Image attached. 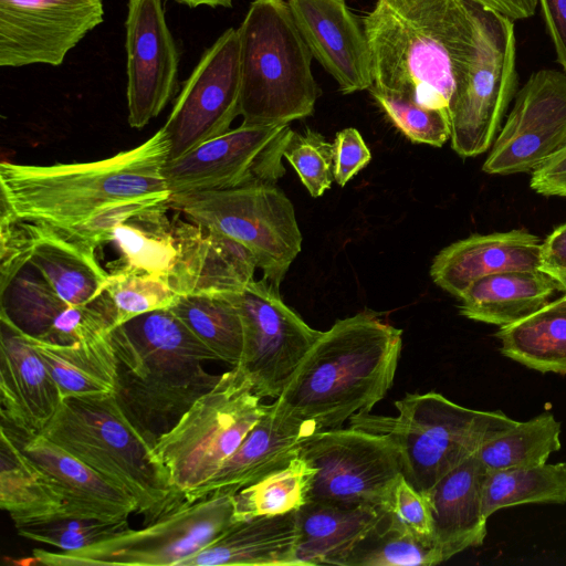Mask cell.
Here are the masks:
<instances>
[{
  "mask_svg": "<svg viewBox=\"0 0 566 566\" xmlns=\"http://www.w3.org/2000/svg\"><path fill=\"white\" fill-rule=\"evenodd\" d=\"M363 25L373 87L449 114L475 45V3L377 0Z\"/></svg>",
  "mask_w": 566,
  "mask_h": 566,
  "instance_id": "1",
  "label": "cell"
},
{
  "mask_svg": "<svg viewBox=\"0 0 566 566\" xmlns=\"http://www.w3.org/2000/svg\"><path fill=\"white\" fill-rule=\"evenodd\" d=\"M402 331L361 312L322 332L273 402L316 432L342 428L381 401L396 376Z\"/></svg>",
  "mask_w": 566,
  "mask_h": 566,
  "instance_id": "2",
  "label": "cell"
},
{
  "mask_svg": "<svg viewBox=\"0 0 566 566\" xmlns=\"http://www.w3.org/2000/svg\"><path fill=\"white\" fill-rule=\"evenodd\" d=\"M169 140L163 128L145 143L94 161L0 164L1 221L74 227L114 202L170 196L164 167Z\"/></svg>",
  "mask_w": 566,
  "mask_h": 566,
  "instance_id": "3",
  "label": "cell"
},
{
  "mask_svg": "<svg viewBox=\"0 0 566 566\" xmlns=\"http://www.w3.org/2000/svg\"><path fill=\"white\" fill-rule=\"evenodd\" d=\"M118 361L115 397L155 447L220 379L203 363L217 356L169 310L153 311L111 329Z\"/></svg>",
  "mask_w": 566,
  "mask_h": 566,
  "instance_id": "4",
  "label": "cell"
},
{
  "mask_svg": "<svg viewBox=\"0 0 566 566\" xmlns=\"http://www.w3.org/2000/svg\"><path fill=\"white\" fill-rule=\"evenodd\" d=\"M41 434L134 497L144 525L186 503L115 395L64 399Z\"/></svg>",
  "mask_w": 566,
  "mask_h": 566,
  "instance_id": "5",
  "label": "cell"
},
{
  "mask_svg": "<svg viewBox=\"0 0 566 566\" xmlns=\"http://www.w3.org/2000/svg\"><path fill=\"white\" fill-rule=\"evenodd\" d=\"M238 32L242 124H289L310 116L319 90L313 55L287 1L253 0Z\"/></svg>",
  "mask_w": 566,
  "mask_h": 566,
  "instance_id": "6",
  "label": "cell"
},
{
  "mask_svg": "<svg viewBox=\"0 0 566 566\" xmlns=\"http://www.w3.org/2000/svg\"><path fill=\"white\" fill-rule=\"evenodd\" d=\"M395 406V417L368 412L349 423L390 434L399 448L403 478L423 495L485 442L518 422L501 411L460 406L436 391L407 394Z\"/></svg>",
  "mask_w": 566,
  "mask_h": 566,
  "instance_id": "7",
  "label": "cell"
},
{
  "mask_svg": "<svg viewBox=\"0 0 566 566\" xmlns=\"http://www.w3.org/2000/svg\"><path fill=\"white\" fill-rule=\"evenodd\" d=\"M261 399L232 367L158 440L154 451L184 499L238 449L268 407Z\"/></svg>",
  "mask_w": 566,
  "mask_h": 566,
  "instance_id": "8",
  "label": "cell"
},
{
  "mask_svg": "<svg viewBox=\"0 0 566 566\" xmlns=\"http://www.w3.org/2000/svg\"><path fill=\"white\" fill-rule=\"evenodd\" d=\"M171 208L248 249L263 277L280 287L302 249L295 210L275 185H244L170 198Z\"/></svg>",
  "mask_w": 566,
  "mask_h": 566,
  "instance_id": "9",
  "label": "cell"
},
{
  "mask_svg": "<svg viewBox=\"0 0 566 566\" xmlns=\"http://www.w3.org/2000/svg\"><path fill=\"white\" fill-rule=\"evenodd\" d=\"M475 45L451 108V147L463 158L486 151L515 95V33L511 19L475 3Z\"/></svg>",
  "mask_w": 566,
  "mask_h": 566,
  "instance_id": "10",
  "label": "cell"
},
{
  "mask_svg": "<svg viewBox=\"0 0 566 566\" xmlns=\"http://www.w3.org/2000/svg\"><path fill=\"white\" fill-rule=\"evenodd\" d=\"M233 495L185 503L140 530L69 552L34 549L32 560L48 566H179L212 543L233 520Z\"/></svg>",
  "mask_w": 566,
  "mask_h": 566,
  "instance_id": "11",
  "label": "cell"
},
{
  "mask_svg": "<svg viewBox=\"0 0 566 566\" xmlns=\"http://www.w3.org/2000/svg\"><path fill=\"white\" fill-rule=\"evenodd\" d=\"M300 455L315 469L308 501L374 505L387 511L402 475L398 444L390 434L359 428L315 432Z\"/></svg>",
  "mask_w": 566,
  "mask_h": 566,
  "instance_id": "12",
  "label": "cell"
},
{
  "mask_svg": "<svg viewBox=\"0 0 566 566\" xmlns=\"http://www.w3.org/2000/svg\"><path fill=\"white\" fill-rule=\"evenodd\" d=\"M243 325L237 367L260 398L276 399L321 336L281 298L279 286L262 277L234 294Z\"/></svg>",
  "mask_w": 566,
  "mask_h": 566,
  "instance_id": "13",
  "label": "cell"
},
{
  "mask_svg": "<svg viewBox=\"0 0 566 566\" xmlns=\"http://www.w3.org/2000/svg\"><path fill=\"white\" fill-rule=\"evenodd\" d=\"M289 124L229 129L187 154L168 160L164 176L171 196L223 190L244 185L274 186L284 175Z\"/></svg>",
  "mask_w": 566,
  "mask_h": 566,
  "instance_id": "14",
  "label": "cell"
},
{
  "mask_svg": "<svg viewBox=\"0 0 566 566\" xmlns=\"http://www.w3.org/2000/svg\"><path fill=\"white\" fill-rule=\"evenodd\" d=\"M240 39L229 28L203 52L161 127L169 160L228 132L240 115Z\"/></svg>",
  "mask_w": 566,
  "mask_h": 566,
  "instance_id": "15",
  "label": "cell"
},
{
  "mask_svg": "<svg viewBox=\"0 0 566 566\" xmlns=\"http://www.w3.org/2000/svg\"><path fill=\"white\" fill-rule=\"evenodd\" d=\"M566 143V74L533 73L516 93L482 169L489 175L533 171Z\"/></svg>",
  "mask_w": 566,
  "mask_h": 566,
  "instance_id": "16",
  "label": "cell"
},
{
  "mask_svg": "<svg viewBox=\"0 0 566 566\" xmlns=\"http://www.w3.org/2000/svg\"><path fill=\"white\" fill-rule=\"evenodd\" d=\"M103 20L102 0H0V65H61Z\"/></svg>",
  "mask_w": 566,
  "mask_h": 566,
  "instance_id": "17",
  "label": "cell"
},
{
  "mask_svg": "<svg viewBox=\"0 0 566 566\" xmlns=\"http://www.w3.org/2000/svg\"><path fill=\"white\" fill-rule=\"evenodd\" d=\"M125 28L128 124L142 129L174 97L180 54L161 0H128Z\"/></svg>",
  "mask_w": 566,
  "mask_h": 566,
  "instance_id": "18",
  "label": "cell"
},
{
  "mask_svg": "<svg viewBox=\"0 0 566 566\" xmlns=\"http://www.w3.org/2000/svg\"><path fill=\"white\" fill-rule=\"evenodd\" d=\"M0 287L1 321L24 335L66 345L114 327V311L104 293L88 305L72 306L29 261Z\"/></svg>",
  "mask_w": 566,
  "mask_h": 566,
  "instance_id": "19",
  "label": "cell"
},
{
  "mask_svg": "<svg viewBox=\"0 0 566 566\" xmlns=\"http://www.w3.org/2000/svg\"><path fill=\"white\" fill-rule=\"evenodd\" d=\"M313 57L334 77L343 94L374 85L368 40L346 0H286Z\"/></svg>",
  "mask_w": 566,
  "mask_h": 566,
  "instance_id": "20",
  "label": "cell"
},
{
  "mask_svg": "<svg viewBox=\"0 0 566 566\" xmlns=\"http://www.w3.org/2000/svg\"><path fill=\"white\" fill-rule=\"evenodd\" d=\"M178 256L168 280L178 295L241 292L258 269L251 252L237 241L172 217Z\"/></svg>",
  "mask_w": 566,
  "mask_h": 566,
  "instance_id": "21",
  "label": "cell"
},
{
  "mask_svg": "<svg viewBox=\"0 0 566 566\" xmlns=\"http://www.w3.org/2000/svg\"><path fill=\"white\" fill-rule=\"evenodd\" d=\"M316 430L280 411L274 403L247 434L218 472L201 486L186 494V503L208 496L234 495L298 455L304 440Z\"/></svg>",
  "mask_w": 566,
  "mask_h": 566,
  "instance_id": "22",
  "label": "cell"
},
{
  "mask_svg": "<svg viewBox=\"0 0 566 566\" xmlns=\"http://www.w3.org/2000/svg\"><path fill=\"white\" fill-rule=\"evenodd\" d=\"M2 419L24 437L41 433L63 401L46 364L19 331L1 321Z\"/></svg>",
  "mask_w": 566,
  "mask_h": 566,
  "instance_id": "23",
  "label": "cell"
},
{
  "mask_svg": "<svg viewBox=\"0 0 566 566\" xmlns=\"http://www.w3.org/2000/svg\"><path fill=\"white\" fill-rule=\"evenodd\" d=\"M542 241L524 230L472 234L442 249L432 260L430 276L443 291L461 298L486 275L539 266Z\"/></svg>",
  "mask_w": 566,
  "mask_h": 566,
  "instance_id": "24",
  "label": "cell"
},
{
  "mask_svg": "<svg viewBox=\"0 0 566 566\" xmlns=\"http://www.w3.org/2000/svg\"><path fill=\"white\" fill-rule=\"evenodd\" d=\"M20 444L57 485L64 501L57 516L122 521L138 512L134 497L43 434L24 437Z\"/></svg>",
  "mask_w": 566,
  "mask_h": 566,
  "instance_id": "25",
  "label": "cell"
},
{
  "mask_svg": "<svg viewBox=\"0 0 566 566\" xmlns=\"http://www.w3.org/2000/svg\"><path fill=\"white\" fill-rule=\"evenodd\" d=\"M488 472L474 453L439 480L428 497L432 541L443 560L483 544L488 517L482 496Z\"/></svg>",
  "mask_w": 566,
  "mask_h": 566,
  "instance_id": "26",
  "label": "cell"
},
{
  "mask_svg": "<svg viewBox=\"0 0 566 566\" xmlns=\"http://www.w3.org/2000/svg\"><path fill=\"white\" fill-rule=\"evenodd\" d=\"M21 223L29 237V262L62 300L85 306L104 293L109 273L97 261L96 247L54 227Z\"/></svg>",
  "mask_w": 566,
  "mask_h": 566,
  "instance_id": "27",
  "label": "cell"
},
{
  "mask_svg": "<svg viewBox=\"0 0 566 566\" xmlns=\"http://www.w3.org/2000/svg\"><path fill=\"white\" fill-rule=\"evenodd\" d=\"M386 510L308 501L296 511L297 565L342 566L350 552L380 523Z\"/></svg>",
  "mask_w": 566,
  "mask_h": 566,
  "instance_id": "28",
  "label": "cell"
},
{
  "mask_svg": "<svg viewBox=\"0 0 566 566\" xmlns=\"http://www.w3.org/2000/svg\"><path fill=\"white\" fill-rule=\"evenodd\" d=\"M296 512L234 522L179 566H296Z\"/></svg>",
  "mask_w": 566,
  "mask_h": 566,
  "instance_id": "29",
  "label": "cell"
},
{
  "mask_svg": "<svg viewBox=\"0 0 566 566\" xmlns=\"http://www.w3.org/2000/svg\"><path fill=\"white\" fill-rule=\"evenodd\" d=\"M555 291V281L539 269L500 272L468 287L460 298V314L501 327L539 310Z\"/></svg>",
  "mask_w": 566,
  "mask_h": 566,
  "instance_id": "30",
  "label": "cell"
},
{
  "mask_svg": "<svg viewBox=\"0 0 566 566\" xmlns=\"http://www.w3.org/2000/svg\"><path fill=\"white\" fill-rule=\"evenodd\" d=\"M24 336L46 364L63 400L115 395L118 361L111 329L66 345Z\"/></svg>",
  "mask_w": 566,
  "mask_h": 566,
  "instance_id": "31",
  "label": "cell"
},
{
  "mask_svg": "<svg viewBox=\"0 0 566 566\" xmlns=\"http://www.w3.org/2000/svg\"><path fill=\"white\" fill-rule=\"evenodd\" d=\"M0 440V506L15 527L50 520L63 509V496L52 478L21 448L4 424Z\"/></svg>",
  "mask_w": 566,
  "mask_h": 566,
  "instance_id": "32",
  "label": "cell"
},
{
  "mask_svg": "<svg viewBox=\"0 0 566 566\" xmlns=\"http://www.w3.org/2000/svg\"><path fill=\"white\" fill-rule=\"evenodd\" d=\"M495 336L503 356L539 373L566 375V294L501 326Z\"/></svg>",
  "mask_w": 566,
  "mask_h": 566,
  "instance_id": "33",
  "label": "cell"
},
{
  "mask_svg": "<svg viewBox=\"0 0 566 566\" xmlns=\"http://www.w3.org/2000/svg\"><path fill=\"white\" fill-rule=\"evenodd\" d=\"M170 208V201L148 207L112 230L108 242L117 247L120 266L167 277L172 273L178 250Z\"/></svg>",
  "mask_w": 566,
  "mask_h": 566,
  "instance_id": "34",
  "label": "cell"
},
{
  "mask_svg": "<svg viewBox=\"0 0 566 566\" xmlns=\"http://www.w3.org/2000/svg\"><path fill=\"white\" fill-rule=\"evenodd\" d=\"M234 294L178 295L169 310L217 356L237 366L243 325Z\"/></svg>",
  "mask_w": 566,
  "mask_h": 566,
  "instance_id": "35",
  "label": "cell"
},
{
  "mask_svg": "<svg viewBox=\"0 0 566 566\" xmlns=\"http://www.w3.org/2000/svg\"><path fill=\"white\" fill-rule=\"evenodd\" d=\"M316 469L302 455L233 495L234 522L298 511L308 502Z\"/></svg>",
  "mask_w": 566,
  "mask_h": 566,
  "instance_id": "36",
  "label": "cell"
},
{
  "mask_svg": "<svg viewBox=\"0 0 566 566\" xmlns=\"http://www.w3.org/2000/svg\"><path fill=\"white\" fill-rule=\"evenodd\" d=\"M532 503H566V462L488 473L482 496L488 518L501 509Z\"/></svg>",
  "mask_w": 566,
  "mask_h": 566,
  "instance_id": "37",
  "label": "cell"
},
{
  "mask_svg": "<svg viewBox=\"0 0 566 566\" xmlns=\"http://www.w3.org/2000/svg\"><path fill=\"white\" fill-rule=\"evenodd\" d=\"M560 449V423L545 411L485 442L476 452L488 473L546 463Z\"/></svg>",
  "mask_w": 566,
  "mask_h": 566,
  "instance_id": "38",
  "label": "cell"
},
{
  "mask_svg": "<svg viewBox=\"0 0 566 566\" xmlns=\"http://www.w3.org/2000/svg\"><path fill=\"white\" fill-rule=\"evenodd\" d=\"M442 562L432 542L412 535L387 511L376 528L350 552L342 566H431Z\"/></svg>",
  "mask_w": 566,
  "mask_h": 566,
  "instance_id": "39",
  "label": "cell"
},
{
  "mask_svg": "<svg viewBox=\"0 0 566 566\" xmlns=\"http://www.w3.org/2000/svg\"><path fill=\"white\" fill-rule=\"evenodd\" d=\"M115 315L114 327L139 315L169 308L178 294L167 276L118 266L104 291Z\"/></svg>",
  "mask_w": 566,
  "mask_h": 566,
  "instance_id": "40",
  "label": "cell"
},
{
  "mask_svg": "<svg viewBox=\"0 0 566 566\" xmlns=\"http://www.w3.org/2000/svg\"><path fill=\"white\" fill-rule=\"evenodd\" d=\"M20 536L54 546L62 552L75 551L108 539L129 530L127 520L56 516L15 527Z\"/></svg>",
  "mask_w": 566,
  "mask_h": 566,
  "instance_id": "41",
  "label": "cell"
},
{
  "mask_svg": "<svg viewBox=\"0 0 566 566\" xmlns=\"http://www.w3.org/2000/svg\"><path fill=\"white\" fill-rule=\"evenodd\" d=\"M369 91L391 123L411 142L441 147L450 139L451 124L447 112L375 87Z\"/></svg>",
  "mask_w": 566,
  "mask_h": 566,
  "instance_id": "42",
  "label": "cell"
},
{
  "mask_svg": "<svg viewBox=\"0 0 566 566\" xmlns=\"http://www.w3.org/2000/svg\"><path fill=\"white\" fill-rule=\"evenodd\" d=\"M283 157L292 165L302 184L314 198L322 196L335 181L334 146L319 133L306 128L292 130Z\"/></svg>",
  "mask_w": 566,
  "mask_h": 566,
  "instance_id": "43",
  "label": "cell"
},
{
  "mask_svg": "<svg viewBox=\"0 0 566 566\" xmlns=\"http://www.w3.org/2000/svg\"><path fill=\"white\" fill-rule=\"evenodd\" d=\"M170 196H149L114 202L96 211L83 222L61 230L98 248L108 242L112 230L119 223L148 207L170 201Z\"/></svg>",
  "mask_w": 566,
  "mask_h": 566,
  "instance_id": "44",
  "label": "cell"
},
{
  "mask_svg": "<svg viewBox=\"0 0 566 566\" xmlns=\"http://www.w3.org/2000/svg\"><path fill=\"white\" fill-rule=\"evenodd\" d=\"M387 511L416 537L432 542V515L428 497L400 476L392 491Z\"/></svg>",
  "mask_w": 566,
  "mask_h": 566,
  "instance_id": "45",
  "label": "cell"
},
{
  "mask_svg": "<svg viewBox=\"0 0 566 566\" xmlns=\"http://www.w3.org/2000/svg\"><path fill=\"white\" fill-rule=\"evenodd\" d=\"M333 146L334 178L343 187L368 165L371 154L360 133L354 127L338 132Z\"/></svg>",
  "mask_w": 566,
  "mask_h": 566,
  "instance_id": "46",
  "label": "cell"
},
{
  "mask_svg": "<svg viewBox=\"0 0 566 566\" xmlns=\"http://www.w3.org/2000/svg\"><path fill=\"white\" fill-rule=\"evenodd\" d=\"M530 186L539 195L566 198V143L532 171Z\"/></svg>",
  "mask_w": 566,
  "mask_h": 566,
  "instance_id": "47",
  "label": "cell"
},
{
  "mask_svg": "<svg viewBox=\"0 0 566 566\" xmlns=\"http://www.w3.org/2000/svg\"><path fill=\"white\" fill-rule=\"evenodd\" d=\"M538 269L566 294V222L555 228L541 244Z\"/></svg>",
  "mask_w": 566,
  "mask_h": 566,
  "instance_id": "48",
  "label": "cell"
},
{
  "mask_svg": "<svg viewBox=\"0 0 566 566\" xmlns=\"http://www.w3.org/2000/svg\"><path fill=\"white\" fill-rule=\"evenodd\" d=\"M557 62L566 73V0H538Z\"/></svg>",
  "mask_w": 566,
  "mask_h": 566,
  "instance_id": "49",
  "label": "cell"
},
{
  "mask_svg": "<svg viewBox=\"0 0 566 566\" xmlns=\"http://www.w3.org/2000/svg\"><path fill=\"white\" fill-rule=\"evenodd\" d=\"M509 19L521 20L535 13L538 0H469Z\"/></svg>",
  "mask_w": 566,
  "mask_h": 566,
  "instance_id": "50",
  "label": "cell"
},
{
  "mask_svg": "<svg viewBox=\"0 0 566 566\" xmlns=\"http://www.w3.org/2000/svg\"><path fill=\"white\" fill-rule=\"evenodd\" d=\"M180 3H184L190 8H197L200 6H207L210 8H231L232 0H177Z\"/></svg>",
  "mask_w": 566,
  "mask_h": 566,
  "instance_id": "51",
  "label": "cell"
}]
</instances>
